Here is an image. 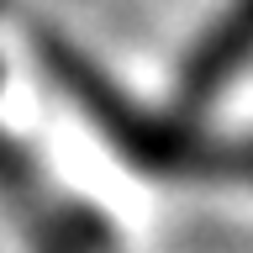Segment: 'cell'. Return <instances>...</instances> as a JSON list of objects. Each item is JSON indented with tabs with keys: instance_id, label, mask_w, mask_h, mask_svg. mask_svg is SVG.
<instances>
[{
	"instance_id": "2",
	"label": "cell",
	"mask_w": 253,
	"mask_h": 253,
	"mask_svg": "<svg viewBox=\"0 0 253 253\" xmlns=\"http://www.w3.org/2000/svg\"><path fill=\"white\" fill-rule=\"evenodd\" d=\"M190 174H201V179H243V185H253V142H211V137H195Z\"/></svg>"
},
{
	"instance_id": "1",
	"label": "cell",
	"mask_w": 253,
	"mask_h": 253,
	"mask_svg": "<svg viewBox=\"0 0 253 253\" xmlns=\"http://www.w3.org/2000/svg\"><path fill=\"white\" fill-rule=\"evenodd\" d=\"M248 58H253V0H232L216 16V27L201 37V47L185 58V111L216 100Z\"/></svg>"
}]
</instances>
